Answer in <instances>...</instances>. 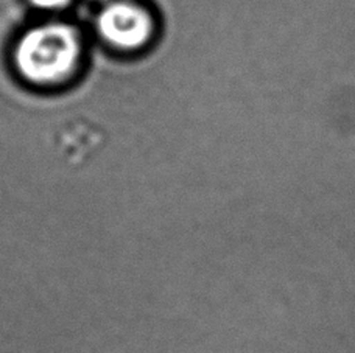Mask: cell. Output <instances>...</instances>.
I'll return each instance as SVG.
<instances>
[{"label":"cell","mask_w":355,"mask_h":353,"mask_svg":"<svg viewBox=\"0 0 355 353\" xmlns=\"http://www.w3.org/2000/svg\"><path fill=\"white\" fill-rule=\"evenodd\" d=\"M95 30L101 41L120 52L144 48L155 35V19L135 0H111L100 6Z\"/></svg>","instance_id":"7a4b0ae2"},{"label":"cell","mask_w":355,"mask_h":353,"mask_svg":"<svg viewBox=\"0 0 355 353\" xmlns=\"http://www.w3.org/2000/svg\"><path fill=\"white\" fill-rule=\"evenodd\" d=\"M37 11L44 12H60L71 6L73 0H27Z\"/></svg>","instance_id":"3957f363"},{"label":"cell","mask_w":355,"mask_h":353,"mask_svg":"<svg viewBox=\"0 0 355 353\" xmlns=\"http://www.w3.org/2000/svg\"><path fill=\"white\" fill-rule=\"evenodd\" d=\"M83 41L73 25L50 21L35 25L19 39L12 52L16 72L30 84L55 86L77 72Z\"/></svg>","instance_id":"6da1fadb"},{"label":"cell","mask_w":355,"mask_h":353,"mask_svg":"<svg viewBox=\"0 0 355 353\" xmlns=\"http://www.w3.org/2000/svg\"><path fill=\"white\" fill-rule=\"evenodd\" d=\"M86 2H89V3H98L100 6H103L105 3L111 2V0H86Z\"/></svg>","instance_id":"277c9868"}]
</instances>
